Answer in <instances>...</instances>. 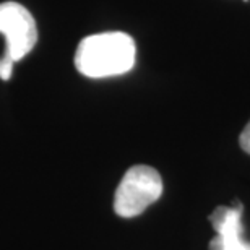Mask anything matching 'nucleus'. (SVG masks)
Returning a JSON list of instances; mask_svg holds the SVG:
<instances>
[{"instance_id":"3","label":"nucleus","mask_w":250,"mask_h":250,"mask_svg":"<svg viewBox=\"0 0 250 250\" xmlns=\"http://www.w3.org/2000/svg\"><path fill=\"white\" fill-rule=\"evenodd\" d=\"M0 33L5 38L3 57L12 62L26 57L38 42V26L33 15L18 2L0 3Z\"/></svg>"},{"instance_id":"2","label":"nucleus","mask_w":250,"mask_h":250,"mask_svg":"<svg viewBox=\"0 0 250 250\" xmlns=\"http://www.w3.org/2000/svg\"><path fill=\"white\" fill-rule=\"evenodd\" d=\"M163 193V179L154 167L138 164L130 167L116 190L114 211L121 218H135Z\"/></svg>"},{"instance_id":"1","label":"nucleus","mask_w":250,"mask_h":250,"mask_svg":"<svg viewBox=\"0 0 250 250\" xmlns=\"http://www.w3.org/2000/svg\"><path fill=\"white\" fill-rule=\"evenodd\" d=\"M133 39L121 31L91 34L82 39L75 52V67L88 78H107L127 73L135 65Z\"/></svg>"},{"instance_id":"4","label":"nucleus","mask_w":250,"mask_h":250,"mask_svg":"<svg viewBox=\"0 0 250 250\" xmlns=\"http://www.w3.org/2000/svg\"><path fill=\"white\" fill-rule=\"evenodd\" d=\"M244 207L234 200L232 207H218L209 216L216 237L209 242V250H250V242L244 241L242 226Z\"/></svg>"},{"instance_id":"6","label":"nucleus","mask_w":250,"mask_h":250,"mask_svg":"<svg viewBox=\"0 0 250 250\" xmlns=\"http://www.w3.org/2000/svg\"><path fill=\"white\" fill-rule=\"evenodd\" d=\"M239 143H241L244 151L250 154V122L246 125V128L242 130L241 138H239Z\"/></svg>"},{"instance_id":"5","label":"nucleus","mask_w":250,"mask_h":250,"mask_svg":"<svg viewBox=\"0 0 250 250\" xmlns=\"http://www.w3.org/2000/svg\"><path fill=\"white\" fill-rule=\"evenodd\" d=\"M13 63L15 62H12L7 57H0V78H2L3 82H7V80H10V77H12Z\"/></svg>"}]
</instances>
